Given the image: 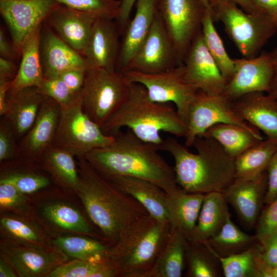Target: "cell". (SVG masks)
<instances>
[{
	"label": "cell",
	"mask_w": 277,
	"mask_h": 277,
	"mask_svg": "<svg viewBox=\"0 0 277 277\" xmlns=\"http://www.w3.org/2000/svg\"><path fill=\"white\" fill-rule=\"evenodd\" d=\"M118 277L116 269L106 261L73 259L53 270L47 277Z\"/></svg>",
	"instance_id": "cell-41"
},
{
	"label": "cell",
	"mask_w": 277,
	"mask_h": 277,
	"mask_svg": "<svg viewBox=\"0 0 277 277\" xmlns=\"http://www.w3.org/2000/svg\"><path fill=\"white\" fill-rule=\"evenodd\" d=\"M132 84L116 70L87 68L81 93L83 110L101 128L125 101Z\"/></svg>",
	"instance_id": "cell-7"
},
{
	"label": "cell",
	"mask_w": 277,
	"mask_h": 277,
	"mask_svg": "<svg viewBox=\"0 0 277 277\" xmlns=\"http://www.w3.org/2000/svg\"><path fill=\"white\" fill-rule=\"evenodd\" d=\"M120 13L115 20L120 35H123L129 22L132 9L137 0H121Z\"/></svg>",
	"instance_id": "cell-50"
},
{
	"label": "cell",
	"mask_w": 277,
	"mask_h": 277,
	"mask_svg": "<svg viewBox=\"0 0 277 277\" xmlns=\"http://www.w3.org/2000/svg\"><path fill=\"white\" fill-rule=\"evenodd\" d=\"M234 72L223 95L230 101L253 92L267 93L272 77L274 58L272 51L252 58L233 59Z\"/></svg>",
	"instance_id": "cell-16"
},
{
	"label": "cell",
	"mask_w": 277,
	"mask_h": 277,
	"mask_svg": "<svg viewBox=\"0 0 277 277\" xmlns=\"http://www.w3.org/2000/svg\"><path fill=\"white\" fill-rule=\"evenodd\" d=\"M114 138L85 113L80 94L69 106L62 108L53 145L83 158L91 151L111 144Z\"/></svg>",
	"instance_id": "cell-9"
},
{
	"label": "cell",
	"mask_w": 277,
	"mask_h": 277,
	"mask_svg": "<svg viewBox=\"0 0 277 277\" xmlns=\"http://www.w3.org/2000/svg\"><path fill=\"white\" fill-rule=\"evenodd\" d=\"M98 16L58 3L44 22L60 38L83 56Z\"/></svg>",
	"instance_id": "cell-20"
},
{
	"label": "cell",
	"mask_w": 277,
	"mask_h": 277,
	"mask_svg": "<svg viewBox=\"0 0 277 277\" xmlns=\"http://www.w3.org/2000/svg\"><path fill=\"white\" fill-rule=\"evenodd\" d=\"M58 4L54 0H0V13L10 33L17 55L32 33Z\"/></svg>",
	"instance_id": "cell-13"
},
{
	"label": "cell",
	"mask_w": 277,
	"mask_h": 277,
	"mask_svg": "<svg viewBox=\"0 0 277 277\" xmlns=\"http://www.w3.org/2000/svg\"><path fill=\"white\" fill-rule=\"evenodd\" d=\"M185 81L198 90L222 94L227 82L204 43L202 31L193 40L183 62Z\"/></svg>",
	"instance_id": "cell-17"
},
{
	"label": "cell",
	"mask_w": 277,
	"mask_h": 277,
	"mask_svg": "<svg viewBox=\"0 0 277 277\" xmlns=\"http://www.w3.org/2000/svg\"><path fill=\"white\" fill-rule=\"evenodd\" d=\"M234 109L244 121L277 142V100L267 93L253 92L232 101Z\"/></svg>",
	"instance_id": "cell-23"
},
{
	"label": "cell",
	"mask_w": 277,
	"mask_h": 277,
	"mask_svg": "<svg viewBox=\"0 0 277 277\" xmlns=\"http://www.w3.org/2000/svg\"><path fill=\"white\" fill-rule=\"evenodd\" d=\"M158 0H137L136 11L123 34L116 71L123 73L147 36L158 11Z\"/></svg>",
	"instance_id": "cell-24"
},
{
	"label": "cell",
	"mask_w": 277,
	"mask_h": 277,
	"mask_svg": "<svg viewBox=\"0 0 277 277\" xmlns=\"http://www.w3.org/2000/svg\"><path fill=\"white\" fill-rule=\"evenodd\" d=\"M12 80L0 77V115L4 116L7 108V95Z\"/></svg>",
	"instance_id": "cell-54"
},
{
	"label": "cell",
	"mask_w": 277,
	"mask_h": 277,
	"mask_svg": "<svg viewBox=\"0 0 277 277\" xmlns=\"http://www.w3.org/2000/svg\"><path fill=\"white\" fill-rule=\"evenodd\" d=\"M267 188L266 170L249 179H235L222 192L240 220L247 227L256 225Z\"/></svg>",
	"instance_id": "cell-19"
},
{
	"label": "cell",
	"mask_w": 277,
	"mask_h": 277,
	"mask_svg": "<svg viewBox=\"0 0 277 277\" xmlns=\"http://www.w3.org/2000/svg\"><path fill=\"white\" fill-rule=\"evenodd\" d=\"M260 246L265 264L270 268L277 266V231Z\"/></svg>",
	"instance_id": "cell-49"
},
{
	"label": "cell",
	"mask_w": 277,
	"mask_h": 277,
	"mask_svg": "<svg viewBox=\"0 0 277 277\" xmlns=\"http://www.w3.org/2000/svg\"><path fill=\"white\" fill-rule=\"evenodd\" d=\"M267 188L264 203L268 204L277 198V150L274 152L266 169Z\"/></svg>",
	"instance_id": "cell-48"
},
{
	"label": "cell",
	"mask_w": 277,
	"mask_h": 277,
	"mask_svg": "<svg viewBox=\"0 0 277 277\" xmlns=\"http://www.w3.org/2000/svg\"><path fill=\"white\" fill-rule=\"evenodd\" d=\"M201 1H202L203 4H204V5L205 6V8L206 9H208L209 10H210L213 13L212 11L211 8H210V6L209 5V4L208 3V0H201Z\"/></svg>",
	"instance_id": "cell-58"
},
{
	"label": "cell",
	"mask_w": 277,
	"mask_h": 277,
	"mask_svg": "<svg viewBox=\"0 0 277 277\" xmlns=\"http://www.w3.org/2000/svg\"><path fill=\"white\" fill-rule=\"evenodd\" d=\"M192 146L196 153L175 138L168 137L158 148L173 157L176 181L181 189L191 193H222L235 179L234 159L210 137L197 136Z\"/></svg>",
	"instance_id": "cell-3"
},
{
	"label": "cell",
	"mask_w": 277,
	"mask_h": 277,
	"mask_svg": "<svg viewBox=\"0 0 277 277\" xmlns=\"http://www.w3.org/2000/svg\"><path fill=\"white\" fill-rule=\"evenodd\" d=\"M215 21H221L230 38L245 58H252L275 33L277 28L265 13L249 14L230 0L210 4Z\"/></svg>",
	"instance_id": "cell-6"
},
{
	"label": "cell",
	"mask_w": 277,
	"mask_h": 277,
	"mask_svg": "<svg viewBox=\"0 0 277 277\" xmlns=\"http://www.w3.org/2000/svg\"><path fill=\"white\" fill-rule=\"evenodd\" d=\"M185 260L187 276L218 277L223 273L219 260L205 243L187 240Z\"/></svg>",
	"instance_id": "cell-39"
},
{
	"label": "cell",
	"mask_w": 277,
	"mask_h": 277,
	"mask_svg": "<svg viewBox=\"0 0 277 277\" xmlns=\"http://www.w3.org/2000/svg\"><path fill=\"white\" fill-rule=\"evenodd\" d=\"M50 242L68 257L89 261H106L111 246L103 241L80 234L50 233Z\"/></svg>",
	"instance_id": "cell-34"
},
{
	"label": "cell",
	"mask_w": 277,
	"mask_h": 277,
	"mask_svg": "<svg viewBox=\"0 0 277 277\" xmlns=\"http://www.w3.org/2000/svg\"><path fill=\"white\" fill-rule=\"evenodd\" d=\"M38 88L44 95L54 100L62 108L69 106L81 94H74L59 76L45 77Z\"/></svg>",
	"instance_id": "cell-44"
},
{
	"label": "cell",
	"mask_w": 277,
	"mask_h": 277,
	"mask_svg": "<svg viewBox=\"0 0 277 277\" xmlns=\"http://www.w3.org/2000/svg\"><path fill=\"white\" fill-rule=\"evenodd\" d=\"M205 195L188 192L181 188L168 194L166 207L171 227L179 230L187 239L196 224Z\"/></svg>",
	"instance_id": "cell-31"
},
{
	"label": "cell",
	"mask_w": 277,
	"mask_h": 277,
	"mask_svg": "<svg viewBox=\"0 0 277 277\" xmlns=\"http://www.w3.org/2000/svg\"><path fill=\"white\" fill-rule=\"evenodd\" d=\"M21 157L18 141L5 116L0 122V163Z\"/></svg>",
	"instance_id": "cell-46"
},
{
	"label": "cell",
	"mask_w": 277,
	"mask_h": 277,
	"mask_svg": "<svg viewBox=\"0 0 277 277\" xmlns=\"http://www.w3.org/2000/svg\"><path fill=\"white\" fill-rule=\"evenodd\" d=\"M274 58V67L269 89L267 93L277 100V48L272 51Z\"/></svg>",
	"instance_id": "cell-56"
},
{
	"label": "cell",
	"mask_w": 277,
	"mask_h": 277,
	"mask_svg": "<svg viewBox=\"0 0 277 277\" xmlns=\"http://www.w3.org/2000/svg\"><path fill=\"white\" fill-rule=\"evenodd\" d=\"M61 110L56 101L46 96L33 125L18 142L22 157L40 162L53 145Z\"/></svg>",
	"instance_id": "cell-18"
},
{
	"label": "cell",
	"mask_w": 277,
	"mask_h": 277,
	"mask_svg": "<svg viewBox=\"0 0 277 277\" xmlns=\"http://www.w3.org/2000/svg\"><path fill=\"white\" fill-rule=\"evenodd\" d=\"M271 274L272 277H277V266L271 268Z\"/></svg>",
	"instance_id": "cell-59"
},
{
	"label": "cell",
	"mask_w": 277,
	"mask_h": 277,
	"mask_svg": "<svg viewBox=\"0 0 277 277\" xmlns=\"http://www.w3.org/2000/svg\"><path fill=\"white\" fill-rule=\"evenodd\" d=\"M0 210L21 215L33 216L31 199L14 185L0 181Z\"/></svg>",
	"instance_id": "cell-42"
},
{
	"label": "cell",
	"mask_w": 277,
	"mask_h": 277,
	"mask_svg": "<svg viewBox=\"0 0 277 277\" xmlns=\"http://www.w3.org/2000/svg\"><path fill=\"white\" fill-rule=\"evenodd\" d=\"M219 123L241 126L259 139L263 140L259 129L238 115L231 101L223 94L213 95L198 90L189 107L185 145L188 148L192 147L197 136Z\"/></svg>",
	"instance_id": "cell-11"
},
{
	"label": "cell",
	"mask_w": 277,
	"mask_h": 277,
	"mask_svg": "<svg viewBox=\"0 0 277 277\" xmlns=\"http://www.w3.org/2000/svg\"><path fill=\"white\" fill-rule=\"evenodd\" d=\"M0 55L12 61L17 56L13 44L10 43L2 28L0 29Z\"/></svg>",
	"instance_id": "cell-51"
},
{
	"label": "cell",
	"mask_w": 277,
	"mask_h": 277,
	"mask_svg": "<svg viewBox=\"0 0 277 277\" xmlns=\"http://www.w3.org/2000/svg\"><path fill=\"white\" fill-rule=\"evenodd\" d=\"M42 26L32 33L23 47L21 61L16 76L11 81L9 93L29 87L38 88L45 78L40 54Z\"/></svg>",
	"instance_id": "cell-32"
},
{
	"label": "cell",
	"mask_w": 277,
	"mask_h": 277,
	"mask_svg": "<svg viewBox=\"0 0 277 277\" xmlns=\"http://www.w3.org/2000/svg\"><path fill=\"white\" fill-rule=\"evenodd\" d=\"M171 229L169 222L150 215L141 217L121 233L105 260L116 269L119 277H143L157 260Z\"/></svg>",
	"instance_id": "cell-5"
},
{
	"label": "cell",
	"mask_w": 277,
	"mask_h": 277,
	"mask_svg": "<svg viewBox=\"0 0 277 277\" xmlns=\"http://www.w3.org/2000/svg\"><path fill=\"white\" fill-rule=\"evenodd\" d=\"M40 54L45 78L58 76L72 68H88L84 57L69 46L46 24L41 28Z\"/></svg>",
	"instance_id": "cell-22"
},
{
	"label": "cell",
	"mask_w": 277,
	"mask_h": 277,
	"mask_svg": "<svg viewBox=\"0 0 277 277\" xmlns=\"http://www.w3.org/2000/svg\"><path fill=\"white\" fill-rule=\"evenodd\" d=\"M268 16L277 28V0H252Z\"/></svg>",
	"instance_id": "cell-52"
},
{
	"label": "cell",
	"mask_w": 277,
	"mask_h": 277,
	"mask_svg": "<svg viewBox=\"0 0 277 277\" xmlns=\"http://www.w3.org/2000/svg\"><path fill=\"white\" fill-rule=\"evenodd\" d=\"M70 8L116 20L118 17L121 0H54Z\"/></svg>",
	"instance_id": "cell-43"
},
{
	"label": "cell",
	"mask_w": 277,
	"mask_h": 277,
	"mask_svg": "<svg viewBox=\"0 0 277 277\" xmlns=\"http://www.w3.org/2000/svg\"><path fill=\"white\" fill-rule=\"evenodd\" d=\"M46 96L37 87L24 88L12 94L8 92L4 116L18 142L33 125Z\"/></svg>",
	"instance_id": "cell-26"
},
{
	"label": "cell",
	"mask_w": 277,
	"mask_h": 277,
	"mask_svg": "<svg viewBox=\"0 0 277 277\" xmlns=\"http://www.w3.org/2000/svg\"><path fill=\"white\" fill-rule=\"evenodd\" d=\"M114 20L98 16L83 54L88 68L116 70L121 42Z\"/></svg>",
	"instance_id": "cell-21"
},
{
	"label": "cell",
	"mask_w": 277,
	"mask_h": 277,
	"mask_svg": "<svg viewBox=\"0 0 277 277\" xmlns=\"http://www.w3.org/2000/svg\"><path fill=\"white\" fill-rule=\"evenodd\" d=\"M212 252L219 260L225 277H272L271 268L263 261L257 242L243 252L226 257Z\"/></svg>",
	"instance_id": "cell-35"
},
{
	"label": "cell",
	"mask_w": 277,
	"mask_h": 277,
	"mask_svg": "<svg viewBox=\"0 0 277 277\" xmlns=\"http://www.w3.org/2000/svg\"><path fill=\"white\" fill-rule=\"evenodd\" d=\"M106 179L118 189L135 199L151 216L159 221L169 222L166 207L168 193L160 186L142 179L126 175Z\"/></svg>",
	"instance_id": "cell-27"
},
{
	"label": "cell",
	"mask_w": 277,
	"mask_h": 277,
	"mask_svg": "<svg viewBox=\"0 0 277 277\" xmlns=\"http://www.w3.org/2000/svg\"><path fill=\"white\" fill-rule=\"evenodd\" d=\"M77 159L80 182L75 194L104 241L112 246L126 228L150 214L135 199L116 188L84 158Z\"/></svg>",
	"instance_id": "cell-2"
},
{
	"label": "cell",
	"mask_w": 277,
	"mask_h": 277,
	"mask_svg": "<svg viewBox=\"0 0 277 277\" xmlns=\"http://www.w3.org/2000/svg\"><path fill=\"white\" fill-rule=\"evenodd\" d=\"M187 239L171 227L163 247L152 267L143 277H181L186 267Z\"/></svg>",
	"instance_id": "cell-33"
},
{
	"label": "cell",
	"mask_w": 277,
	"mask_h": 277,
	"mask_svg": "<svg viewBox=\"0 0 277 277\" xmlns=\"http://www.w3.org/2000/svg\"><path fill=\"white\" fill-rule=\"evenodd\" d=\"M0 181L11 183L28 196L47 190L53 184L39 162L22 156L1 163Z\"/></svg>",
	"instance_id": "cell-25"
},
{
	"label": "cell",
	"mask_w": 277,
	"mask_h": 277,
	"mask_svg": "<svg viewBox=\"0 0 277 277\" xmlns=\"http://www.w3.org/2000/svg\"><path fill=\"white\" fill-rule=\"evenodd\" d=\"M87 69L80 68L68 69L62 72L59 76L74 94L79 95L84 86Z\"/></svg>",
	"instance_id": "cell-47"
},
{
	"label": "cell",
	"mask_w": 277,
	"mask_h": 277,
	"mask_svg": "<svg viewBox=\"0 0 277 277\" xmlns=\"http://www.w3.org/2000/svg\"><path fill=\"white\" fill-rule=\"evenodd\" d=\"M277 150V142L267 138L244 151L234 159L235 179L256 177L266 170Z\"/></svg>",
	"instance_id": "cell-37"
},
{
	"label": "cell",
	"mask_w": 277,
	"mask_h": 277,
	"mask_svg": "<svg viewBox=\"0 0 277 277\" xmlns=\"http://www.w3.org/2000/svg\"><path fill=\"white\" fill-rule=\"evenodd\" d=\"M51 188L31 200L33 217L51 233L84 235L104 241L78 207L68 199L57 196V191Z\"/></svg>",
	"instance_id": "cell-8"
},
{
	"label": "cell",
	"mask_w": 277,
	"mask_h": 277,
	"mask_svg": "<svg viewBox=\"0 0 277 277\" xmlns=\"http://www.w3.org/2000/svg\"><path fill=\"white\" fill-rule=\"evenodd\" d=\"M123 127H127L141 140L157 148L164 141L161 132L185 137L187 129L176 109L165 103L152 102L145 87L135 83L132 84L125 101L101 129L104 133L114 135Z\"/></svg>",
	"instance_id": "cell-4"
},
{
	"label": "cell",
	"mask_w": 277,
	"mask_h": 277,
	"mask_svg": "<svg viewBox=\"0 0 277 277\" xmlns=\"http://www.w3.org/2000/svg\"><path fill=\"white\" fill-rule=\"evenodd\" d=\"M255 225L256 240L262 245L277 231V198L262 209Z\"/></svg>",
	"instance_id": "cell-45"
},
{
	"label": "cell",
	"mask_w": 277,
	"mask_h": 277,
	"mask_svg": "<svg viewBox=\"0 0 277 277\" xmlns=\"http://www.w3.org/2000/svg\"><path fill=\"white\" fill-rule=\"evenodd\" d=\"M17 70L14 61L0 57V77L12 80L16 76Z\"/></svg>",
	"instance_id": "cell-53"
},
{
	"label": "cell",
	"mask_w": 277,
	"mask_h": 277,
	"mask_svg": "<svg viewBox=\"0 0 277 277\" xmlns=\"http://www.w3.org/2000/svg\"><path fill=\"white\" fill-rule=\"evenodd\" d=\"M256 242L255 235L242 231L229 216L220 231L203 243L214 253L226 257L243 252Z\"/></svg>",
	"instance_id": "cell-38"
},
{
	"label": "cell",
	"mask_w": 277,
	"mask_h": 277,
	"mask_svg": "<svg viewBox=\"0 0 277 277\" xmlns=\"http://www.w3.org/2000/svg\"><path fill=\"white\" fill-rule=\"evenodd\" d=\"M123 73L131 83L143 85L152 102L173 103L178 114L187 124L189 107L198 90L185 81L183 63L160 72L128 71Z\"/></svg>",
	"instance_id": "cell-10"
},
{
	"label": "cell",
	"mask_w": 277,
	"mask_h": 277,
	"mask_svg": "<svg viewBox=\"0 0 277 277\" xmlns=\"http://www.w3.org/2000/svg\"><path fill=\"white\" fill-rule=\"evenodd\" d=\"M114 135L111 144L95 149L83 157L103 176L142 179L157 185L169 194L181 188L174 168L159 153L157 146L141 140L129 129Z\"/></svg>",
	"instance_id": "cell-1"
},
{
	"label": "cell",
	"mask_w": 277,
	"mask_h": 277,
	"mask_svg": "<svg viewBox=\"0 0 277 277\" xmlns=\"http://www.w3.org/2000/svg\"><path fill=\"white\" fill-rule=\"evenodd\" d=\"M214 21L212 12L206 9L202 22V33L207 49L228 83L234 74V60L228 54L214 25Z\"/></svg>",
	"instance_id": "cell-40"
},
{
	"label": "cell",
	"mask_w": 277,
	"mask_h": 277,
	"mask_svg": "<svg viewBox=\"0 0 277 277\" xmlns=\"http://www.w3.org/2000/svg\"><path fill=\"white\" fill-rule=\"evenodd\" d=\"M180 64L175 47L157 11L147 36L123 73H156Z\"/></svg>",
	"instance_id": "cell-14"
},
{
	"label": "cell",
	"mask_w": 277,
	"mask_h": 277,
	"mask_svg": "<svg viewBox=\"0 0 277 277\" xmlns=\"http://www.w3.org/2000/svg\"><path fill=\"white\" fill-rule=\"evenodd\" d=\"M1 239L18 243L53 248L50 233L33 217L1 212Z\"/></svg>",
	"instance_id": "cell-28"
},
{
	"label": "cell",
	"mask_w": 277,
	"mask_h": 277,
	"mask_svg": "<svg viewBox=\"0 0 277 277\" xmlns=\"http://www.w3.org/2000/svg\"><path fill=\"white\" fill-rule=\"evenodd\" d=\"M223 0H208L209 4ZM235 3L237 5L241 7L242 9L245 12L249 14H261L263 12L252 0H230Z\"/></svg>",
	"instance_id": "cell-55"
},
{
	"label": "cell",
	"mask_w": 277,
	"mask_h": 277,
	"mask_svg": "<svg viewBox=\"0 0 277 277\" xmlns=\"http://www.w3.org/2000/svg\"><path fill=\"white\" fill-rule=\"evenodd\" d=\"M74 157L70 152L53 145L39 162L53 184L67 193H75L80 184L78 164Z\"/></svg>",
	"instance_id": "cell-30"
},
{
	"label": "cell",
	"mask_w": 277,
	"mask_h": 277,
	"mask_svg": "<svg viewBox=\"0 0 277 277\" xmlns=\"http://www.w3.org/2000/svg\"><path fill=\"white\" fill-rule=\"evenodd\" d=\"M157 9L182 64L202 31L206 8L201 0H158Z\"/></svg>",
	"instance_id": "cell-12"
},
{
	"label": "cell",
	"mask_w": 277,
	"mask_h": 277,
	"mask_svg": "<svg viewBox=\"0 0 277 277\" xmlns=\"http://www.w3.org/2000/svg\"><path fill=\"white\" fill-rule=\"evenodd\" d=\"M222 192L205 194L196 224L187 240L205 242L217 234L230 216Z\"/></svg>",
	"instance_id": "cell-29"
},
{
	"label": "cell",
	"mask_w": 277,
	"mask_h": 277,
	"mask_svg": "<svg viewBox=\"0 0 277 277\" xmlns=\"http://www.w3.org/2000/svg\"><path fill=\"white\" fill-rule=\"evenodd\" d=\"M0 253L20 277H47L69 258L55 247L48 248L3 239H1Z\"/></svg>",
	"instance_id": "cell-15"
},
{
	"label": "cell",
	"mask_w": 277,
	"mask_h": 277,
	"mask_svg": "<svg viewBox=\"0 0 277 277\" xmlns=\"http://www.w3.org/2000/svg\"><path fill=\"white\" fill-rule=\"evenodd\" d=\"M18 276L13 266L0 256V277Z\"/></svg>",
	"instance_id": "cell-57"
},
{
	"label": "cell",
	"mask_w": 277,
	"mask_h": 277,
	"mask_svg": "<svg viewBox=\"0 0 277 277\" xmlns=\"http://www.w3.org/2000/svg\"><path fill=\"white\" fill-rule=\"evenodd\" d=\"M211 137L222 146L226 153L235 159L260 140L245 128L236 124L219 123L208 128L202 135Z\"/></svg>",
	"instance_id": "cell-36"
}]
</instances>
